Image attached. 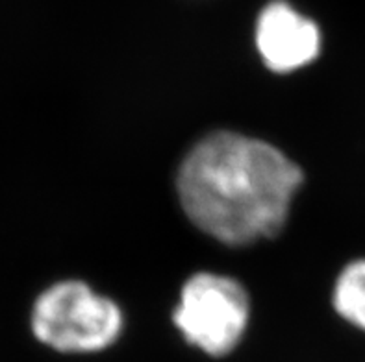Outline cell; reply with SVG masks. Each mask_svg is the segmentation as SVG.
Returning <instances> with one entry per match:
<instances>
[{
    "label": "cell",
    "instance_id": "obj_1",
    "mask_svg": "<svg viewBox=\"0 0 365 362\" xmlns=\"http://www.w3.org/2000/svg\"><path fill=\"white\" fill-rule=\"evenodd\" d=\"M302 183L301 166L280 148L228 129L195 142L176 174L185 216L227 246L280 233Z\"/></svg>",
    "mask_w": 365,
    "mask_h": 362
},
{
    "label": "cell",
    "instance_id": "obj_2",
    "mask_svg": "<svg viewBox=\"0 0 365 362\" xmlns=\"http://www.w3.org/2000/svg\"><path fill=\"white\" fill-rule=\"evenodd\" d=\"M32 333L58 353L88 355L111 348L125 326L123 311L88 283L65 280L39 294L30 316Z\"/></svg>",
    "mask_w": 365,
    "mask_h": 362
},
{
    "label": "cell",
    "instance_id": "obj_3",
    "mask_svg": "<svg viewBox=\"0 0 365 362\" xmlns=\"http://www.w3.org/2000/svg\"><path fill=\"white\" fill-rule=\"evenodd\" d=\"M250 299L230 275L197 272L185 281L173 312L176 329L190 346L213 358L230 355L249 327Z\"/></svg>",
    "mask_w": 365,
    "mask_h": 362
},
{
    "label": "cell",
    "instance_id": "obj_4",
    "mask_svg": "<svg viewBox=\"0 0 365 362\" xmlns=\"http://www.w3.org/2000/svg\"><path fill=\"white\" fill-rule=\"evenodd\" d=\"M256 50L269 70L289 74L302 69L321 54L319 26L287 2H271L256 21Z\"/></svg>",
    "mask_w": 365,
    "mask_h": 362
},
{
    "label": "cell",
    "instance_id": "obj_5",
    "mask_svg": "<svg viewBox=\"0 0 365 362\" xmlns=\"http://www.w3.org/2000/svg\"><path fill=\"white\" fill-rule=\"evenodd\" d=\"M332 305L343 320L365 331V259L343 268L334 284Z\"/></svg>",
    "mask_w": 365,
    "mask_h": 362
}]
</instances>
